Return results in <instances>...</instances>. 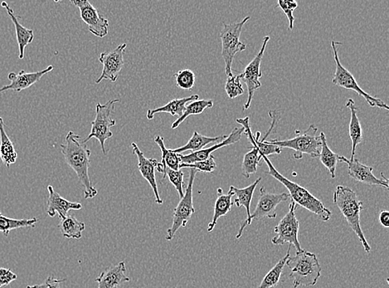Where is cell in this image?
<instances>
[{
    "label": "cell",
    "mask_w": 389,
    "mask_h": 288,
    "mask_svg": "<svg viewBox=\"0 0 389 288\" xmlns=\"http://www.w3.org/2000/svg\"><path fill=\"white\" fill-rule=\"evenodd\" d=\"M65 161L74 170L81 183L84 186V198L86 200L95 198L97 189L93 185L89 168L91 166V151L83 142L82 137L74 132H69L65 137V144L60 145Z\"/></svg>",
    "instance_id": "6da1fadb"
},
{
    "label": "cell",
    "mask_w": 389,
    "mask_h": 288,
    "mask_svg": "<svg viewBox=\"0 0 389 288\" xmlns=\"http://www.w3.org/2000/svg\"><path fill=\"white\" fill-rule=\"evenodd\" d=\"M262 160L266 162L267 167H269V172H266V174L275 178V180L278 181L280 183H282L288 189L291 200L294 201L297 205L302 206L304 209L310 211V212L317 215L323 222H327L330 220L332 212L329 209L326 208L321 200L315 198L313 194L308 192L303 186L295 183V182L283 176L274 167L269 157L262 156Z\"/></svg>",
    "instance_id": "7a4b0ae2"
},
{
    "label": "cell",
    "mask_w": 389,
    "mask_h": 288,
    "mask_svg": "<svg viewBox=\"0 0 389 288\" xmlns=\"http://www.w3.org/2000/svg\"><path fill=\"white\" fill-rule=\"evenodd\" d=\"M333 201L346 218L348 226L361 242L364 251L370 254L371 247L368 245L360 225V213L364 204L359 200L357 194L346 186L338 185L334 193Z\"/></svg>",
    "instance_id": "3957f363"
},
{
    "label": "cell",
    "mask_w": 389,
    "mask_h": 288,
    "mask_svg": "<svg viewBox=\"0 0 389 288\" xmlns=\"http://www.w3.org/2000/svg\"><path fill=\"white\" fill-rule=\"evenodd\" d=\"M286 265L291 269L290 278L294 288L313 287L322 276V266L316 255L304 249L287 259Z\"/></svg>",
    "instance_id": "277c9868"
},
{
    "label": "cell",
    "mask_w": 389,
    "mask_h": 288,
    "mask_svg": "<svg viewBox=\"0 0 389 288\" xmlns=\"http://www.w3.org/2000/svg\"><path fill=\"white\" fill-rule=\"evenodd\" d=\"M317 127L315 125H311L305 132H298L293 139L269 140L266 141L282 149H293L295 152L294 158L295 160H301L303 154H306L312 158H317L322 150V140L321 137L317 135Z\"/></svg>",
    "instance_id": "5b68a950"
},
{
    "label": "cell",
    "mask_w": 389,
    "mask_h": 288,
    "mask_svg": "<svg viewBox=\"0 0 389 288\" xmlns=\"http://www.w3.org/2000/svg\"><path fill=\"white\" fill-rule=\"evenodd\" d=\"M119 101V99H112L105 104L97 103L96 117L92 123L91 132L86 139L83 140V143L87 144L92 138H96L99 141L104 155L107 154L105 141L113 136L111 129L116 125V121L112 119V114L115 110L116 103H118Z\"/></svg>",
    "instance_id": "8992f818"
},
{
    "label": "cell",
    "mask_w": 389,
    "mask_h": 288,
    "mask_svg": "<svg viewBox=\"0 0 389 288\" xmlns=\"http://www.w3.org/2000/svg\"><path fill=\"white\" fill-rule=\"evenodd\" d=\"M250 19L249 16L240 22L224 23L220 32L222 56L225 63V74L228 78L233 76L232 66L235 56L246 50V44L240 41L243 26Z\"/></svg>",
    "instance_id": "52a82bcc"
},
{
    "label": "cell",
    "mask_w": 389,
    "mask_h": 288,
    "mask_svg": "<svg viewBox=\"0 0 389 288\" xmlns=\"http://www.w3.org/2000/svg\"><path fill=\"white\" fill-rule=\"evenodd\" d=\"M338 45H341V43L335 42L334 40L331 41V48L332 51H333L336 67L332 83L336 85V86L355 92L359 96L364 97V100L367 101V103L370 105L371 107H379L388 111V105L384 103L383 100L372 96L366 92H364L363 89L360 88L355 76L340 63L338 56Z\"/></svg>",
    "instance_id": "ba28073f"
},
{
    "label": "cell",
    "mask_w": 389,
    "mask_h": 288,
    "mask_svg": "<svg viewBox=\"0 0 389 288\" xmlns=\"http://www.w3.org/2000/svg\"><path fill=\"white\" fill-rule=\"evenodd\" d=\"M197 173L196 169H190L189 183L186 187L185 196L174 210L172 225L168 229L167 234H166L165 239L167 241H171L180 228H185L192 215L196 213L193 206V188Z\"/></svg>",
    "instance_id": "9c48e42d"
},
{
    "label": "cell",
    "mask_w": 389,
    "mask_h": 288,
    "mask_svg": "<svg viewBox=\"0 0 389 288\" xmlns=\"http://www.w3.org/2000/svg\"><path fill=\"white\" fill-rule=\"evenodd\" d=\"M297 206L294 201H291L288 213L282 218L277 226L275 227L274 233L277 236L271 239L273 245L280 246L289 243L295 247L297 251L303 250L298 239L299 224L295 216Z\"/></svg>",
    "instance_id": "30bf717a"
},
{
    "label": "cell",
    "mask_w": 389,
    "mask_h": 288,
    "mask_svg": "<svg viewBox=\"0 0 389 288\" xmlns=\"http://www.w3.org/2000/svg\"><path fill=\"white\" fill-rule=\"evenodd\" d=\"M269 40L270 36H266V37L263 39L262 46L260 51L255 56L252 62L247 65L242 74H239L241 81L246 85L247 92H249V96H247L244 107L242 108L243 111L250 108L255 92L262 87V83L260 80H259L263 76L261 71V63Z\"/></svg>",
    "instance_id": "8fae6325"
},
{
    "label": "cell",
    "mask_w": 389,
    "mask_h": 288,
    "mask_svg": "<svg viewBox=\"0 0 389 288\" xmlns=\"http://www.w3.org/2000/svg\"><path fill=\"white\" fill-rule=\"evenodd\" d=\"M78 8L81 19L88 26V30L97 38H105L109 32V20L101 15L87 0H72Z\"/></svg>",
    "instance_id": "7c38bea8"
},
{
    "label": "cell",
    "mask_w": 389,
    "mask_h": 288,
    "mask_svg": "<svg viewBox=\"0 0 389 288\" xmlns=\"http://www.w3.org/2000/svg\"><path fill=\"white\" fill-rule=\"evenodd\" d=\"M127 48V43H121L115 50L101 52L99 61L103 64V68L101 76L96 80V84H99L103 80H109L112 83L116 82L124 67V54Z\"/></svg>",
    "instance_id": "4fadbf2b"
},
{
    "label": "cell",
    "mask_w": 389,
    "mask_h": 288,
    "mask_svg": "<svg viewBox=\"0 0 389 288\" xmlns=\"http://www.w3.org/2000/svg\"><path fill=\"white\" fill-rule=\"evenodd\" d=\"M290 198L289 194H275L266 192L264 187L260 189V196L253 214H251L250 222L267 218L274 220L277 218V206L282 202H286Z\"/></svg>",
    "instance_id": "5bb4252c"
},
{
    "label": "cell",
    "mask_w": 389,
    "mask_h": 288,
    "mask_svg": "<svg viewBox=\"0 0 389 288\" xmlns=\"http://www.w3.org/2000/svg\"><path fill=\"white\" fill-rule=\"evenodd\" d=\"M338 161L347 165L348 173L356 181L371 186H380L388 189V180L381 174V178H378L372 174V169L370 166L364 165L356 158L350 160L344 156H338Z\"/></svg>",
    "instance_id": "9a60e30c"
},
{
    "label": "cell",
    "mask_w": 389,
    "mask_h": 288,
    "mask_svg": "<svg viewBox=\"0 0 389 288\" xmlns=\"http://www.w3.org/2000/svg\"><path fill=\"white\" fill-rule=\"evenodd\" d=\"M54 70V66L47 67L43 70L34 72H26L24 70L20 71L19 74H16L15 72H10L8 75V79L10 81L9 85L6 86L0 87V96L5 94L7 92L13 91L14 92H20L25 89L30 88L39 82L44 75L50 74V72Z\"/></svg>",
    "instance_id": "2e32d148"
},
{
    "label": "cell",
    "mask_w": 389,
    "mask_h": 288,
    "mask_svg": "<svg viewBox=\"0 0 389 288\" xmlns=\"http://www.w3.org/2000/svg\"><path fill=\"white\" fill-rule=\"evenodd\" d=\"M134 155L137 156L138 169H139L141 176L145 181L148 182L152 188L154 194H155L156 202L158 205H163L164 201L160 196L159 189L156 178V169L159 166L160 162H158L153 158H147L145 154L140 151L139 147L135 142L132 143Z\"/></svg>",
    "instance_id": "e0dca14e"
},
{
    "label": "cell",
    "mask_w": 389,
    "mask_h": 288,
    "mask_svg": "<svg viewBox=\"0 0 389 288\" xmlns=\"http://www.w3.org/2000/svg\"><path fill=\"white\" fill-rule=\"evenodd\" d=\"M243 131H244L243 128H234L233 132H231L230 135L228 136L225 140L213 145V147L202 149L200 151L190 153L189 155L180 154L181 163L193 164L208 159L210 156H212V153L216 152L217 150L233 145L240 141Z\"/></svg>",
    "instance_id": "ac0fdd59"
},
{
    "label": "cell",
    "mask_w": 389,
    "mask_h": 288,
    "mask_svg": "<svg viewBox=\"0 0 389 288\" xmlns=\"http://www.w3.org/2000/svg\"><path fill=\"white\" fill-rule=\"evenodd\" d=\"M48 200L47 213L51 218L55 217L59 214L60 220L66 218L67 213L70 210H80L83 209V205L76 202H71L61 196L56 192L52 185L48 186Z\"/></svg>",
    "instance_id": "d6986e66"
},
{
    "label": "cell",
    "mask_w": 389,
    "mask_h": 288,
    "mask_svg": "<svg viewBox=\"0 0 389 288\" xmlns=\"http://www.w3.org/2000/svg\"><path fill=\"white\" fill-rule=\"evenodd\" d=\"M262 178L259 177L257 180L252 185L247 186L246 188L238 189L234 187V186H230V190L236 196V200L234 201V205H236L238 208L241 207H244L246 211L247 218L246 220L242 223L240 229H239L238 234L236 235V238L239 239L242 236L243 231H244L246 226H250L252 223L250 222L251 213V203H252L253 194L255 189H256L257 186L260 183Z\"/></svg>",
    "instance_id": "ffe728a7"
},
{
    "label": "cell",
    "mask_w": 389,
    "mask_h": 288,
    "mask_svg": "<svg viewBox=\"0 0 389 288\" xmlns=\"http://www.w3.org/2000/svg\"><path fill=\"white\" fill-rule=\"evenodd\" d=\"M127 267L124 262H120L116 266L105 269L95 281L98 283V288H118L125 282H129L127 275Z\"/></svg>",
    "instance_id": "44dd1931"
},
{
    "label": "cell",
    "mask_w": 389,
    "mask_h": 288,
    "mask_svg": "<svg viewBox=\"0 0 389 288\" xmlns=\"http://www.w3.org/2000/svg\"><path fill=\"white\" fill-rule=\"evenodd\" d=\"M1 6L5 8L8 15L10 16L15 27L16 38H17L19 51V59L22 60L24 59V55H25L26 47L28 44L34 41V30L23 27L22 24L19 23L17 16L15 15L14 10L9 6V3L2 2Z\"/></svg>",
    "instance_id": "7402d4cb"
},
{
    "label": "cell",
    "mask_w": 389,
    "mask_h": 288,
    "mask_svg": "<svg viewBox=\"0 0 389 288\" xmlns=\"http://www.w3.org/2000/svg\"><path fill=\"white\" fill-rule=\"evenodd\" d=\"M197 100H200V96L198 95H192L188 97H184V99H173L169 101L167 104L164 105L163 107L149 109L147 112V119L149 121L153 120L154 116H155L157 113H169V114L173 116L180 117L183 115L186 105Z\"/></svg>",
    "instance_id": "603a6c76"
},
{
    "label": "cell",
    "mask_w": 389,
    "mask_h": 288,
    "mask_svg": "<svg viewBox=\"0 0 389 288\" xmlns=\"http://www.w3.org/2000/svg\"><path fill=\"white\" fill-rule=\"evenodd\" d=\"M5 121L0 116V159L7 168H10L18 159V153L16 152L13 142L6 132Z\"/></svg>",
    "instance_id": "cb8c5ba5"
},
{
    "label": "cell",
    "mask_w": 389,
    "mask_h": 288,
    "mask_svg": "<svg viewBox=\"0 0 389 288\" xmlns=\"http://www.w3.org/2000/svg\"><path fill=\"white\" fill-rule=\"evenodd\" d=\"M346 107L350 111V137L352 142L350 160H353L355 156L356 149L363 141V130L358 117V110L355 107V101L351 99H348Z\"/></svg>",
    "instance_id": "d4e9b609"
},
{
    "label": "cell",
    "mask_w": 389,
    "mask_h": 288,
    "mask_svg": "<svg viewBox=\"0 0 389 288\" xmlns=\"http://www.w3.org/2000/svg\"><path fill=\"white\" fill-rule=\"evenodd\" d=\"M234 194L231 190L227 194H222V189H218V198L214 205V212L213 220L211 221L208 226V232L211 233L215 228L218 220L221 217L225 216L230 212L233 206L232 200Z\"/></svg>",
    "instance_id": "484cf974"
},
{
    "label": "cell",
    "mask_w": 389,
    "mask_h": 288,
    "mask_svg": "<svg viewBox=\"0 0 389 288\" xmlns=\"http://www.w3.org/2000/svg\"><path fill=\"white\" fill-rule=\"evenodd\" d=\"M228 136H220L216 137H209L201 135V134L198 132H194L193 136L190 138L188 143L176 149H171L172 152L177 154L185 153L188 151H191L192 152H196L200 151V150L204 149L206 145L211 143H214V142H220L226 139Z\"/></svg>",
    "instance_id": "4316f807"
},
{
    "label": "cell",
    "mask_w": 389,
    "mask_h": 288,
    "mask_svg": "<svg viewBox=\"0 0 389 288\" xmlns=\"http://www.w3.org/2000/svg\"><path fill=\"white\" fill-rule=\"evenodd\" d=\"M59 228L65 238L79 240L83 237V232L86 226L72 215H67L66 218L61 220Z\"/></svg>",
    "instance_id": "83f0119b"
},
{
    "label": "cell",
    "mask_w": 389,
    "mask_h": 288,
    "mask_svg": "<svg viewBox=\"0 0 389 288\" xmlns=\"http://www.w3.org/2000/svg\"><path fill=\"white\" fill-rule=\"evenodd\" d=\"M38 222L37 218L15 220V218L6 217L0 212V233L5 236H9L11 231L23 228H34Z\"/></svg>",
    "instance_id": "f1b7e54d"
},
{
    "label": "cell",
    "mask_w": 389,
    "mask_h": 288,
    "mask_svg": "<svg viewBox=\"0 0 389 288\" xmlns=\"http://www.w3.org/2000/svg\"><path fill=\"white\" fill-rule=\"evenodd\" d=\"M213 107V100H197L191 101V103L186 105L183 115L178 117V119L172 124L171 128L174 130L179 127L181 123H183L188 117L200 115L207 108H212Z\"/></svg>",
    "instance_id": "f546056e"
},
{
    "label": "cell",
    "mask_w": 389,
    "mask_h": 288,
    "mask_svg": "<svg viewBox=\"0 0 389 288\" xmlns=\"http://www.w3.org/2000/svg\"><path fill=\"white\" fill-rule=\"evenodd\" d=\"M154 140L160 149L162 156L160 163L164 169L167 167L173 170H180L181 164L180 154L172 152L171 149L166 148L164 137L156 136Z\"/></svg>",
    "instance_id": "4dcf8cb0"
},
{
    "label": "cell",
    "mask_w": 389,
    "mask_h": 288,
    "mask_svg": "<svg viewBox=\"0 0 389 288\" xmlns=\"http://www.w3.org/2000/svg\"><path fill=\"white\" fill-rule=\"evenodd\" d=\"M291 247L287 250V253L284 258L280 259V261L275 265L273 269L269 271L264 278H263L260 285L257 288H273L277 287L281 279L282 275L283 274V270H284V267L287 259L291 257Z\"/></svg>",
    "instance_id": "1f68e13d"
},
{
    "label": "cell",
    "mask_w": 389,
    "mask_h": 288,
    "mask_svg": "<svg viewBox=\"0 0 389 288\" xmlns=\"http://www.w3.org/2000/svg\"><path fill=\"white\" fill-rule=\"evenodd\" d=\"M319 137H321L322 140V150L319 156V161H321L324 166H326V168L329 170L331 178H335L336 165H337L339 156L337 154L332 152L329 145H328L325 133L322 132L319 134Z\"/></svg>",
    "instance_id": "d6a6232c"
},
{
    "label": "cell",
    "mask_w": 389,
    "mask_h": 288,
    "mask_svg": "<svg viewBox=\"0 0 389 288\" xmlns=\"http://www.w3.org/2000/svg\"><path fill=\"white\" fill-rule=\"evenodd\" d=\"M257 147H253L250 152L245 154L242 164V174L246 178H249L252 174L257 172V166L260 162Z\"/></svg>",
    "instance_id": "836d02e7"
},
{
    "label": "cell",
    "mask_w": 389,
    "mask_h": 288,
    "mask_svg": "<svg viewBox=\"0 0 389 288\" xmlns=\"http://www.w3.org/2000/svg\"><path fill=\"white\" fill-rule=\"evenodd\" d=\"M178 88L184 90H192L196 84V74L190 69H183L174 74Z\"/></svg>",
    "instance_id": "e575fe53"
},
{
    "label": "cell",
    "mask_w": 389,
    "mask_h": 288,
    "mask_svg": "<svg viewBox=\"0 0 389 288\" xmlns=\"http://www.w3.org/2000/svg\"><path fill=\"white\" fill-rule=\"evenodd\" d=\"M168 177L170 183H171L174 188L176 189L180 200L185 196L184 192V173L181 170H173L171 169L166 167L165 169V174L163 178Z\"/></svg>",
    "instance_id": "d590c367"
},
{
    "label": "cell",
    "mask_w": 389,
    "mask_h": 288,
    "mask_svg": "<svg viewBox=\"0 0 389 288\" xmlns=\"http://www.w3.org/2000/svg\"><path fill=\"white\" fill-rule=\"evenodd\" d=\"M225 91L230 99H237L244 93L242 81L239 75H233L227 79Z\"/></svg>",
    "instance_id": "8d00e7d4"
},
{
    "label": "cell",
    "mask_w": 389,
    "mask_h": 288,
    "mask_svg": "<svg viewBox=\"0 0 389 288\" xmlns=\"http://www.w3.org/2000/svg\"><path fill=\"white\" fill-rule=\"evenodd\" d=\"M185 168L194 169H196L198 172H201L204 173H213L217 168L215 158H214V156L212 155L210 156L208 159L200 162H196V163H181L180 165V169Z\"/></svg>",
    "instance_id": "74e56055"
},
{
    "label": "cell",
    "mask_w": 389,
    "mask_h": 288,
    "mask_svg": "<svg viewBox=\"0 0 389 288\" xmlns=\"http://www.w3.org/2000/svg\"><path fill=\"white\" fill-rule=\"evenodd\" d=\"M277 3L279 7L281 8V10L284 12L287 19H288V30H293L295 22L293 13L294 11L297 9L298 3L295 1H287V0H279Z\"/></svg>",
    "instance_id": "f35d334b"
},
{
    "label": "cell",
    "mask_w": 389,
    "mask_h": 288,
    "mask_svg": "<svg viewBox=\"0 0 389 288\" xmlns=\"http://www.w3.org/2000/svg\"><path fill=\"white\" fill-rule=\"evenodd\" d=\"M17 278V274L13 273L10 269L0 267V288L9 286Z\"/></svg>",
    "instance_id": "ab89813d"
},
{
    "label": "cell",
    "mask_w": 389,
    "mask_h": 288,
    "mask_svg": "<svg viewBox=\"0 0 389 288\" xmlns=\"http://www.w3.org/2000/svg\"><path fill=\"white\" fill-rule=\"evenodd\" d=\"M66 281V279H56L50 276L45 282L41 284H36V285H28L26 288H61V283Z\"/></svg>",
    "instance_id": "60d3db41"
},
{
    "label": "cell",
    "mask_w": 389,
    "mask_h": 288,
    "mask_svg": "<svg viewBox=\"0 0 389 288\" xmlns=\"http://www.w3.org/2000/svg\"><path fill=\"white\" fill-rule=\"evenodd\" d=\"M379 218L381 225L384 228H389V212L388 210L381 211Z\"/></svg>",
    "instance_id": "b9f144b4"
}]
</instances>
